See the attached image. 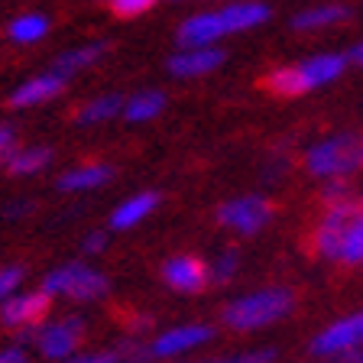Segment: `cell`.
Segmentation results:
<instances>
[{
  "label": "cell",
  "mask_w": 363,
  "mask_h": 363,
  "mask_svg": "<svg viewBox=\"0 0 363 363\" xmlns=\"http://www.w3.org/2000/svg\"><path fill=\"white\" fill-rule=\"evenodd\" d=\"M121 363H152L150 357V337H133V334H123L117 344H113Z\"/></svg>",
  "instance_id": "obj_27"
},
{
  "label": "cell",
  "mask_w": 363,
  "mask_h": 363,
  "mask_svg": "<svg viewBox=\"0 0 363 363\" xmlns=\"http://www.w3.org/2000/svg\"><path fill=\"white\" fill-rule=\"evenodd\" d=\"M347 55L344 52H315L308 59L295 62V72H298V82H302L305 94L318 88H328V84L340 82L344 72H347Z\"/></svg>",
  "instance_id": "obj_12"
},
{
  "label": "cell",
  "mask_w": 363,
  "mask_h": 363,
  "mask_svg": "<svg viewBox=\"0 0 363 363\" xmlns=\"http://www.w3.org/2000/svg\"><path fill=\"white\" fill-rule=\"evenodd\" d=\"M49 30H52V20H49V16L36 13V10H26V13L13 16V20L7 23V39L16 45H36L49 36Z\"/></svg>",
  "instance_id": "obj_23"
},
{
  "label": "cell",
  "mask_w": 363,
  "mask_h": 363,
  "mask_svg": "<svg viewBox=\"0 0 363 363\" xmlns=\"http://www.w3.org/2000/svg\"><path fill=\"white\" fill-rule=\"evenodd\" d=\"M16 146V130L7 127V123H0V162L10 156V150Z\"/></svg>",
  "instance_id": "obj_37"
},
{
  "label": "cell",
  "mask_w": 363,
  "mask_h": 363,
  "mask_svg": "<svg viewBox=\"0 0 363 363\" xmlns=\"http://www.w3.org/2000/svg\"><path fill=\"white\" fill-rule=\"evenodd\" d=\"M62 363H121V357H117L113 347H107V350H78V354H72Z\"/></svg>",
  "instance_id": "obj_33"
},
{
  "label": "cell",
  "mask_w": 363,
  "mask_h": 363,
  "mask_svg": "<svg viewBox=\"0 0 363 363\" xmlns=\"http://www.w3.org/2000/svg\"><path fill=\"white\" fill-rule=\"evenodd\" d=\"M263 88L269 91L272 98H302V94H305V88H302V82H298V72H295V65L272 68L269 75L263 78Z\"/></svg>",
  "instance_id": "obj_24"
},
{
  "label": "cell",
  "mask_w": 363,
  "mask_h": 363,
  "mask_svg": "<svg viewBox=\"0 0 363 363\" xmlns=\"http://www.w3.org/2000/svg\"><path fill=\"white\" fill-rule=\"evenodd\" d=\"M357 191H354V182L350 179H328L321 185V201L325 204H340V201H357Z\"/></svg>",
  "instance_id": "obj_30"
},
{
  "label": "cell",
  "mask_w": 363,
  "mask_h": 363,
  "mask_svg": "<svg viewBox=\"0 0 363 363\" xmlns=\"http://www.w3.org/2000/svg\"><path fill=\"white\" fill-rule=\"evenodd\" d=\"M340 266H363V208L354 214V220H350L347 230H344Z\"/></svg>",
  "instance_id": "obj_25"
},
{
  "label": "cell",
  "mask_w": 363,
  "mask_h": 363,
  "mask_svg": "<svg viewBox=\"0 0 363 363\" xmlns=\"http://www.w3.org/2000/svg\"><path fill=\"white\" fill-rule=\"evenodd\" d=\"M166 104H169L166 91L143 88V91H136V94L127 98V104H123V121L127 123H150V121H156V117H162Z\"/></svg>",
  "instance_id": "obj_22"
},
{
  "label": "cell",
  "mask_w": 363,
  "mask_h": 363,
  "mask_svg": "<svg viewBox=\"0 0 363 363\" xmlns=\"http://www.w3.org/2000/svg\"><path fill=\"white\" fill-rule=\"evenodd\" d=\"M68 78H62L59 72H43V75H33L26 78V82H20L13 91H10V107H16V111H26V107H39V104H49V101H55L65 91Z\"/></svg>",
  "instance_id": "obj_16"
},
{
  "label": "cell",
  "mask_w": 363,
  "mask_h": 363,
  "mask_svg": "<svg viewBox=\"0 0 363 363\" xmlns=\"http://www.w3.org/2000/svg\"><path fill=\"white\" fill-rule=\"evenodd\" d=\"M23 282H26V269L23 266H16V263L0 266V305L7 302L13 292H20Z\"/></svg>",
  "instance_id": "obj_31"
},
{
  "label": "cell",
  "mask_w": 363,
  "mask_h": 363,
  "mask_svg": "<svg viewBox=\"0 0 363 363\" xmlns=\"http://www.w3.org/2000/svg\"><path fill=\"white\" fill-rule=\"evenodd\" d=\"M220 16L227 23V33L237 36V33L259 30L263 23H269L272 7L266 0H227L224 7H220Z\"/></svg>",
  "instance_id": "obj_18"
},
{
  "label": "cell",
  "mask_w": 363,
  "mask_h": 363,
  "mask_svg": "<svg viewBox=\"0 0 363 363\" xmlns=\"http://www.w3.org/2000/svg\"><path fill=\"white\" fill-rule=\"evenodd\" d=\"M302 166L318 182L350 179L363 172V133L347 130V133H331L318 140L302 152Z\"/></svg>",
  "instance_id": "obj_2"
},
{
  "label": "cell",
  "mask_w": 363,
  "mask_h": 363,
  "mask_svg": "<svg viewBox=\"0 0 363 363\" xmlns=\"http://www.w3.org/2000/svg\"><path fill=\"white\" fill-rule=\"evenodd\" d=\"M191 363H276V350L272 347H253V350H234V354H218V357H201Z\"/></svg>",
  "instance_id": "obj_28"
},
{
  "label": "cell",
  "mask_w": 363,
  "mask_h": 363,
  "mask_svg": "<svg viewBox=\"0 0 363 363\" xmlns=\"http://www.w3.org/2000/svg\"><path fill=\"white\" fill-rule=\"evenodd\" d=\"M360 211V201H340V204H325V211L318 218L315 230H311V250L325 263H340V243H344V230Z\"/></svg>",
  "instance_id": "obj_8"
},
{
  "label": "cell",
  "mask_w": 363,
  "mask_h": 363,
  "mask_svg": "<svg viewBox=\"0 0 363 363\" xmlns=\"http://www.w3.org/2000/svg\"><path fill=\"white\" fill-rule=\"evenodd\" d=\"M84 334H88L84 315H75V311H72V315H62V318H45L43 325L36 328L33 350L49 363H62L82 350Z\"/></svg>",
  "instance_id": "obj_4"
},
{
  "label": "cell",
  "mask_w": 363,
  "mask_h": 363,
  "mask_svg": "<svg viewBox=\"0 0 363 363\" xmlns=\"http://www.w3.org/2000/svg\"><path fill=\"white\" fill-rule=\"evenodd\" d=\"M350 16H354V10H350L347 4L331 0V4H311V7L298 10V13L289 20V26H292L295 33H321V30H334V26L350 23Z\"/></svg>",
  "instance_id": "obj_17"
},
{
  "label": "cell",
  "mask_w": 363,
  "mask_h": 363,
  "mask_svg": "<svg viewBox=\"0 0 363 363\" xmlns=\"http://www.w3.org/2000/svg\"><path fill=\"white\" fill-rule=\"evenodd\" d=\"M52 295L45 289H20L0 305V328H7L10 334L23 331V328H33L39 321L52 315Z\"/></svg>",
  "instance_id": "obj_9"
},
{
  "label": "cell",
  "mask_w": 363,
  "mask_h": 363,
  "mask_svg": "<svg viewBox=\"0 0 363 363\" xmlns=\"http://www.w3.org/2000/svg\"><path fill=\"white\" fill-rule=\"evenodd\" d=\"M214 340V325H204V321H185V325L166 328L150 337V357L152 363L162 360H182V357L195 354V350L208 347Z\"/></svg>",
  "instance_id": "obj_6"
},
{
  "label": "cell",
  "mask_w": 363,
  "mask_h": 363,
  "mask_svg": "<svg viewBox=\"0 0 363 363\" xmlns=\"http://www.w3.org/2000/svg\"><path fill=\"white\" fill-rule=\"evenodd\" d=\"M0 363H33L30 357V347H23V344H7V347H0Z\"/></svg>",
  "instance_id": "obj_36"
},
{
  "label": "cell",
  "mask_w": 363,
  "mask_h": 363,
  "mask_svg": "<svg viewBox=\"0 0 363 363\" xmlns=\"http://www.w3.org/2000/svg\"><path fill=\"white\" fill-rule=\"evenodd\" d=\"M123 104L127 98L117 94V91H104V94H94L88 98L75 113V123L78 127H101V123L113 121V117H123Z\"/></svg>",
  "instance_id": "obj_21"
},
{
  "label": "cell",
  "mask_w": 363,
  "mask_h": 363,
  "mask_svg": "<svg viewBox=\"0 0 363 363\" xmlns=\"http://www.w3.org/2000/svg\"><path fill=\"white\" fill-rule=\"evenodd\" d=\"M111 247V230H88L82 237V257H101Z\"/></svg>",
  "instance_id": "obj_32"
},
{
  "label": "cell",
  "mask_w": 363,
  "mask_h": 363,
  "mask_svg": "<svg viewBox=\"0 0 363 363\" xmlns=\"http://www.w3.org/2000/svg\"><path fill=\"white\" fill-rule=\"evenodd\" d=\"M227 23L218 10H201V13H191L179 23L175 30V43L179 45H220V39H227Z\"/></svg>",
  "instance_id": "obj_13"
},
{
  "label": "cell",
  "mask_w": 363,
  "mask_h": 363,
  "mask_svg": "<svg viewBox=\"0 0 363 363\" xmlns=\"http://www.w3.org/2000/svg\"><path fill=\"white\" fill-rule=\"evenodd\" d=\"M117 175V169L111 162H82V166H72L55 179V189L62 195H91V191L107 189Z\"/></svg>",
  "instance_id": "obj_14"
},
{
  "label": "cell",
  "mask_w": 363,
  "mask_h": 363,
  "mask_svg": "<svg viewBox=\"0 0 363 363\" xmlns=\"http://www.w3.org/2000/svg\"><path fill=\"white\" fill-rule=\"evenodd\" d=\"M227 62V52L220 45H179L172 55H169L166 68L172 78H204V75H214L220 65Z\"/></svg>",
  "instance_id": "obj_11"
},
{
  "label": "cell",
  "mask_w": 363,
  "mask_h": 363,
  "mask_svg": "<svg viewBox=\"0 0 363 363\" xmlns=\"http://www.w3.org/2000/svg\"><path fill=\"white\" fill-rule=\"evenodd\" d=\"M159 204H162L159 191H133V195H127L123 201L113 204V211L107 214V230H117V234L133 230V227H140L146 218L156 214Z\"/></svg>",
  "instance_id": "obj_15"
},
{
  "label": "cell",
  "mask_w": 363,
  "mask_h": 363,
  "mask_svg": "<svg viewBox=\"0 0 363 363\" xmlns=\"http://www.w3.org/2000/svg\"><path fill=\"white\" fill-rule=\"evenodd\" d=\"M107 52H111V43H104V39H94V43H82V45H75V49H65V52H59L49 68L72 82L75 75L88 72L91 65H98V62L104 59Z\"/></svg>",
  "instance_id": "obj_19"
},
{
  "label": "cell",
  "mask_w": 363,
  "mask_h": 363,
  "mask_svg": "<svg viewBox=\"0 0 363 363\" xmlns=\"http://www.w3.org/2000/svg\"><path fill=\"white\" fill-rule=\"evenodd\" d=\"M350 350H363V308L334 318L331 325H325L308 340V354L315 360H328V357L350 354Z\"/></svg>",
  "instance_id": "obj_7"
},
{
  "label": "cell",
  "mask_w": 363,
  "mask_h": 363,
  "mask_svg": "<svg viewBox=\"0 0 363 363\" xmlns=\"http://www.w3.org/2000/svg\"><path fill=\"white\" fill-rule=\"evenodd\" d=\"M357 201H360V208H363V191H360V198H357Z\"/></svg>",
  "instance_id": "obj_40"
},
{
  "label": "cell",
  "mask_w": 363,
  "mask_h": 363,
  "mask_svg": "<svg viewBox=\"0 0 363 363\" xmlns=\"http://www.w3.org/2000/svg\"><path fill=\"white\" fill-rule=\"evenodd\" d=\"M33 211H36V201H33V198H13V201H7V208H4V218L20 220V218H30Z\"/></svg>",
  "instance_id": "obj_35"
},
{
  "label": "cell",
  "mask_w": 363,
  "mask_h": 363,
  "mask_svg": "<svg viewBox=\"0 0 363 363\" xmlns=\"http://www.w3.org/2000/svg\"><path fill=\"white\" fill-rule=\"evenodd\" d=\"M159 276L166 282V289L179 295H198L211 286V266L208 259L195 257V253H172L162 259Z\"/></svg>",
  "instance_id": "obj_10"
},
{
  "label": "cell",
  "mask_w": 363,
  "mask_h": 363,
  "mask_svg": "<svg viewBox=\"0 0 363 363\" xmlns=\"http://www.w3.org/2000/svg\"><path fill=\"white\" fill-rule=\"evenodd\" d=\"M159 0H107V10H111L117 20H136V16H146Z\"/></svg>",
  "instance_id": "obj_29"
},
{
  "label": "cell",
  "mask_w": 363,
  "mask_h": 363,
  "mask_svg": "<svg viewBox=\"0 0 363 363\" xmlns=\"http://www.w3.org/2000/svg\"><path fill=\"white\" fill-rule=\"evenodd\" d=\"M52 146H13L10 150V156L4 159V166H7V172L13 175V179H33V175L45 172V169L52 166Z\"/></svg>",
  "instance_id": "obj_20"
},
{
  "label": "cell",
  "mask_w": 363,
  "mask_h": 363,
  "mask_svg": "<svg viewBox=\"0 0 363 363\" xmlns=\"http://www.w3.org/2000/svg\"><path fill=\"white\" fill-rule=\"evenodd\" d=\"M344 55H347V62H350V65H360V68H363V39H360V43H354V45H350V49H347V52H344Z\"/></svg>",
  "instance_id": "obj_39"
},
{
  "label": "cell",
  "mask_w": 363,
  "mask_h": 363,
  "mask_svg": "<svg viewBox=\"0 0 363 363\" xmlns=\"http://www.w3.org/2000/svg\"><path fill=\"white\" fill-rule=\"evenodd\" d=\"M318 363H363V350H350V354H337V357H328V360H318Z\"/></svg>",
  "instance_id": "obj_38"
},
{
  "label": "cell",
  "mask_w": 363,
  "mask_h": 363,
  "mask_svg": "<svg viewBox=\"0 0 363 363\" xmlns=\"http://www.w3.org/2000/svg\"><path fill=\"white\" fill-rule=\"evenodd\" d=\"M127 334L133 337H152V328H156V318L146 315V311H136V315H127Z\"/></svg>",
  "instance_id": "obj_34"
},
{
  "label": "cell",
  "mask_w": 363,
  "mask_h": 363,
  "mask_svg": "<svg viewBox=\"0 0 363 363\" xmlns=\"http://www.w3.org/2000/svg\"><path fill=\"white\" fill-rule=\"evenodd\" d=\"M172 4H182V0H172Z\"/></svg>",
  "instance_id": "obj_41"
},
{
  "label": "cell",
  "mask_w": 363,
  "mask_h": 363,
  "mask_svg": "<svg viewBox=\"0 0 363 363\" xmlns=\"http://www.w3.org/2000/svg\"><path fill=\"white\" fill-rule=\"evenodd\" d=\"M208 266H211V286H227L240 272V253L234 247H227L214 259H208Z\"/></svg>",
  "instance_id": "obj_26"
},
{
  "label": "cell",
  "mask_w": 363,
  "mask_h": 363,
  "mask_svg": "<svg viewBox=\"0 0 363 363\" xmlns=\"http://www.w3.org/2000/svg\"><path fill=\"white\" fill-rule=\"evenodd\" d=\"M39 289H45L52 298L91 305V302H101L111 292V279H107V272L94 269V266L82 263V259H68V263H59L45 272Z\"/></svg>",
  "instance_id": "obj_3"
},
{
  "label": "cell",
  "mask_w": 363,
  "mask_h": 363,
  "mask_svg": "<svg viewBox=\"0 0 363 363\" xmlns=\"http://www.w3.org/2000/svg\"><path fill=\"white\" fill-rule=\"evenodd\" d=\"M276 214L272 201L259 191H250V195H237V198H227L224 204L218 208V224L224 230H234L240 237H257L259 230H266Z\"/></svg>",
  "instance_id": "obj_5"
},
{
  "label": "cell",
  "mask_w": 363,
  "mask_h": 363,
  "mask_svg": "<svg viewBox=\"0 0 363 363\" xmlns=\"http://www.w3.org/2000/svg\"><path fill=\"white\" fill-rule=\"evenodd\" d=\"M295 311V292L289 286H263L257 292H243L220 308V325L227 331L250 334L279 325Z\"/></svg>",
  "instance_id": "obj_1"
}]
</instances>
